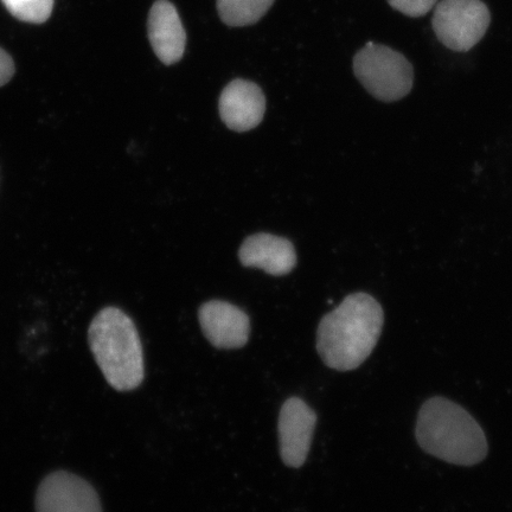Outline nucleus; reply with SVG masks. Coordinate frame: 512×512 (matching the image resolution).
I'll list each match as a JSON object with an SVG mask.
<instances>
[{
	"instance_id": "423d86ee",
	"label": "nucleus",
	"mask_w": 512,
	"mask_h": 512,
	"mask_svg": "<svg viewBox=\"0 0 512 512\" xmlns=\"http://www.w3.org/2000/svg\"><path fill=\"white\" fill-rule=\"evenodd\" d=\"M36 512H102L93 486L69 472H55L44 478L37 490Z\"/></svg>"
},
{
	"instance_id": "ddd939ff",
	"label": "nucleus",
	"mask_w": 512,
	"mask_h": 512,
	"mask_svg": "<svg viewBox=\"0 0 512 512\" xmlns=\"http://www.w3.org/2000/svg\"><path fill=\"white\" fill-rule=\"evenodd\" d=\"M5 8L19 21L46 23L54 9V0H2Z\"/></svg>"
},
{
	"instance_id": "6e6552de",
	"label": "nucleus",
	"mask_w": 512,
	"mask_h": 512,
	"mask_svg": "<svg viewBox=\"0 0 512 512\" xmlns=\"http://www.w3.org/2000/svg\"><path fill=\"white\" fill-rule=\"evenodd\" d=\"M204 336L217 349H240L248 343L251 322L245 311L222 300H210L198 311Z\"/></svg>"
},
{
	"instance_id": "4468645a",
	"label": "nucleus",
	"mask_w": 512,
	"mask_h": 512,
	"mask_svg": "<svg viewBox=\"0 0 512 512\" xmlns=\"http://www.w3.org/2000/svg\"><path fill=\"white\" fill-rule=\"evenodd\" d=\"M388 4L401 14L411 17H424L435 8L439 0H387Z\"/></svg>"
},
{
	"instance_id": "2eb2a0df",
	"label": "nucleus",
	"mask_w": 512,
	"mask_h": 512,
	"mask_svg": "<svg viewBox=\"0 0 512 512\" xmlns=\"http://www.w3.org/2000/svg\"><path fill=\"white\" fill-rule=\"evenodd\" d=\"M16 73V66L12 57L0 48V87L9 83Z\"/></svg>"
},
{
	"instance_id": "f03ea898",
	"label": "nucleus",
	"mask_w": 512,
	"mask_h": 512,
	"mask_svg": "<svg viewBox=\"0 0 512 512\" xmlns=\"http://www.w3.org/2000/svg\"><path fill=\"white\" fill-rule=\"evenodd\" d=\"M415 434L422 450L446 463L472 466L488 454L482 427L462 406L445 398L424 403Z\"/></svg>"
},
{
	"instance_id": "f8f14e48",
	"label": "nucleus",
	"mask_w": 512,
	"mask_h": 512,
	"mask_svg": "<svg viewBox=\"0 0 512 512\" xmlns=\"http://www.w3.org/2000/svg\"><path fill=\"white\" fill-rule=\"evenodd\" d=\"M275 0H217L221 21L230 28L256 24L272 8Z\"/></svg>"
},
{
	"instance_id": "f257e3e1",
	"label": "nucleus",
	"mask_w": 512,
	"mask_h": 512,
	"mask_svg": "<svg viewBox=\"0 0 512 512\" xmlns=\"http://www.w3.org/2000/svg\"><path fill=\"white\" fill-rule=\"evenodd\" d=\"M383 322L382 307L374 297L350 294L320 320L317 350L325 366L338 371L362 366L379 342Z\"/></svg>"
},
{
	"instance_id": "9b49d317",
	"label": "nucleus",
	"mask_w": 512,
	"mask_h": 512,
	"mask_svg": "<svg viewBox=\"0 0 512 512\" xmlns=\"http://www.w3.org/2000/svg\"><path fill=\"white\" fill-rule=\"evenodd\" d=\"M239 258L243 266L259 268L275 277L291 273L297 265L292 242L267 233L248 236L242 243Z\"/></svg>"
},
{
	"instance_id": "39448f33",
	"label": "nucleus",
	"mask_w": 512,
	"mask_h": 512,
	"mask_svg": "<svg viewBox=\"0 0 512 512\" xmlns=\"http://www.w3.org/2000/svg\"><path fill=\"white\" fill-rule=\"evenodd\" d=\"M491 15L482 0H440L432 25L439 42L457 53H466L482 40Z\"/></svg>"
},
{
	"instance_id": "20e7f679",
	"label": "nucleus",
	"mask_w": 512,
	"mask_h": 512,
	"mask_svg": "<svg viewBox=\"0 0 512 512\" xmlns=\"http://www.w3.org/2000/svg\"><path fill=\"white\" fill-rule=\"evenodd\" d=\"M354 73L370 95L383 102L399 101L411 93L414 69L405 56L369 42L354 57Z\"/></svg>"
},
{
	"instance_id": "9d476101",
	"label": "nucleus",
	"mask_w": 512,
	"mask_h": 512,
	"mask_svg": "<svg viewBox=\"0 0 512 512\" xmlns=\"http://www.w3.org/2000/svg\"><path fill=\"white\" fill-rule=\"evenodd\" d=\"M147 34L160 62L171 66L183 59L187 47V32L176 6L169 0H157L147 21Z\"/></svg>"
},
{
	"instance_id": "0eeeda50",
	"label": "nucleus",
	"mask_w": 512,
	"mask_h": 512,
	"mask_svg": "<svg viewBox=\"0 0 512 512\" xmlns=\"http://www.w3.org/2000/svg\"><path fill=\"white\" fill-rule=\"evenodd\" d=\"M317 415L305 401L288 399L279 414L280 456L288 467L299 469L309 456Z\"/></svg>"
},
{
	"instance_id": "7ed1b4c3",
	"label": "nucleus",
	"mask_w": 512,
	"mask_h": 512,
	"mask_svg": "<svg viewBox=\"0 0 512 512\" xmlns=\"http://www.w3.org/2000/svg\"><path fill=\"white\" fill-rule=\"evenodd\" d=\"M89 347L110 386L130 392L144 381L142 339L133 320L118 307L102 309L88 330Z\"/></svg>"
},
{
	"instance_id": "1a4fd4ad",
	"label": "nucleus",
	"mask_w": 512,
	"mask_h": 512,
	"mask_svg": "<svg viewBox=\"0 0 512 512\" xmlns=\"http://www.w3.org/2000/svg\"><path fill=\"white\" fill-rule=\"evenodd\" d=\"M221 119L229 130L247 132L261 124L266 98L256 83L236 79L224 87L219 101Z\"/></svg>"
}]
</instances>
